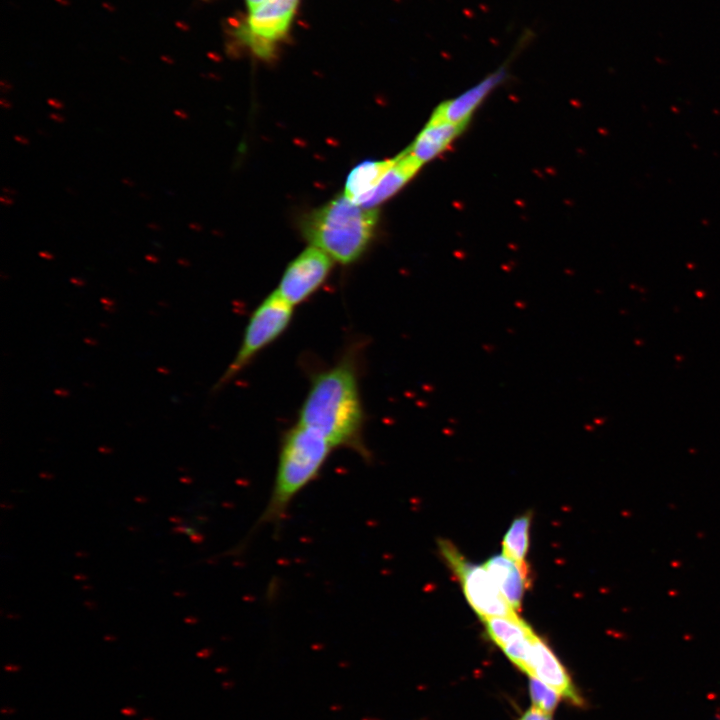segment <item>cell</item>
Returning <instances> with one entry per match:
<instances>
[{
    "label": "cell",
    "instance_id": "obj_1",
    "mask_svg": "<svg viewBox=\"0 0 720 720\" xmlns=\"http://www.w3.org/2000/svg\"><path fill=\"white\" fill-rule=\"evenodd\" d=\"M298 423L322 435L334 449L350 448L367 456L363 407L351 361L343 360L313 378Z\"/></svg>",
    "mask_w": 720,
    "mask_h": 720
},
{
    "label": "cell",
    "instance_id": "obj_2",
    "mask_svg": "<svg viewBox=\"0 0 720 720\" xmlns=\"http://www.w3.org/2000/svg\"><path fill=\"white\" fill-rule=\"evenodd\" d=\"M333 449L322 435L299 423L285 433L260 524L278 527L284 521L293 500L318 477Z\"/></svg>",
    "mask_w": 720,
    "mask_h": 720
},
{
    "label": "cell",
    "instance_id": "obj_3",
    "mask_svg": "<svg viewBox=\"0 0 720 720\" xmlns=\"http://www.w3.org/2000/svg\"><path fill=\"white\" fill-rule=\"evenodd\" d=\"M377 220L375 208L361 206L342 194L308 215L302 231L311 246L347 265L365 252Z\"/></svg>",
    "mask_w": 720,
    "mask_h": 720
},
{
    "label": "cell",
    "instance_id": "obj_4",
    "mask_svg": "<svg viewBox=\"0 0 720 720\" xmlns=\"http://www.w3.org/2000/svg\"><path fill=\"white\" fill-rule=\"evenodd\" d=\"M293 306L275 291L268 295L253 311L245 328L240 348L217 386H222L240 371L288 327Z\"/></svg>",
    "mask_w": 720,
    "mask_h": 720
},
{
    "label": "cell",
    "instance_id": "obj_5",
    "mask_svg": "<svg viewBox=\"0 0 720 720\" xmlns=\"http://www.w3.org/2000/svg\"><path fill=\"white\" fill-rule=\"evenodd\" d=\"M439 547L444 559L458 577L468 603L481 620L497 616H518L495 585L485 566L467 561L449 541L441 540Z\"/></svg>",
    "mask_w": 720,
    "mask_h": 720
},
{
    "label": "cell",
    "instance_id": "obj_6",
    "mask_svg": "<svg viewBox=\"0 0 720 720\" xmlns=\"http://www.w3.org/2000/svg\"><path fill=\"white\" fill-rule=\"evenodd\" d=\"M299 0H265L250 10L236 30L237 37L258 57L270 59L288 33Z\"/></svg>",
    "mask_w": 720,
    "mask_h": 720
},
{
    "label": "cell",
    "instance_id": "obj_7",
    "mask_svg": "<svg viewBox=\"0 0 720 720\" xmlns=\"http://www.w3.org/2000/svg\"><path fill=\"white\" fill-rule=\"evenodd\" d=\"M332 261L322 250L308 247L289 263L275 292L293 307L302 303L325 282Z\"/></svg>",
    "mask_w": 720,
    "mask_h": 720
},
{
    "label": "cell",
    "instance_id": "obj_8",
    "mask_svg": "<svg viewBox=\"0 0 720 720\" xmlns=\"http://www.w3.org/2000/svg\"><path fill=\"white\" fill-rule=\"evenodd\" d=\"M506 76V67L498 68L462 94L439 104L432 116L454 124L467 125L472 114Z\"/></svg>",
    "mask_w": 720,
    "mask_h": 720
},
{
    "label": "cell",
    "instance_id": "obj_9",
    "mask_svg": "<svg viewBox=\"0 0 720 720\" xmlns=\"http://www.w3.org/2000/svg\"><path fill=\"white\" fill-rule=\"evenodd\" d=\"M528 677L542 681L556 690L562 698L575 705L583 703L565 667L549 645L537 634L534 638V650Z\"/></svg>",
    "mask_w": 720,
    "mask_h": 720
},
{
    "label": "cell",
    "instance_id": "obj_10",
    "mask_svg": "<svg viewBox=\"0 0 720 720\" xmlns=\"http://www.w3.org/2000/svg\"><path fill=\"white\" fill-rule=\"evenodd\" d=\"M465 128L466 125L454 124L431 115L406 150L423 165L445 152Z\"/></svg>",
    "mask_w": 720,
    "mask_h": 720
},
{
    "label": "cell",
    "instance_id": "obj_11",
    "mask_svg": "<svg viewBox=\"0 0 720 720\" xmlns=\"http://www.w3.org/2000/svg\"><path fill=\"white\" fill-rule=\"evenodd\" d=\"M484 566L506 601L518 610L528 584L527 565H520L506 555L498 554L489 558Z\"/></svg>",
    "mask_w": 720,
    "mask_h": 720
},
{
    "label": "cell",
    "instance_id": "obj_12",
    "mask_svg": "<svg viewBox=\"0 0 720 720\" xmlns=\"http://www.w3.org/2000/svg\"><path fill=\"white\" fill-rule=\"evenodd\" d=\"M421 166L407 150L398 154L364 207L375 208L392 197L413 178Z\"/></svg>",
    "mask_w": 720,
    "mask_h": 720
},
{
    "label": "cell",
    "instance_id": "obj_13",
    "mask_svg": "<svg viewBox=\"0 0 720 720\" xmlns=\"http://www.w3.org/2000/svg\"><path fill=\"white\" fill-rule=\"evenodd\" d=\"M392 162L393 158L365 161L353 168L346 179L344 195L355 203L364 206Z\"/></svg>",
    "mask_w": 720,
    "mask_h": 720
},
{
    "label": "cell",
    "instance_id": "obj_14",
    "mask_svg": "<svg viewBox=\"0 0 720 720\" xmlns=\"http://www.w3.org/2000/svg\"><path fill=\"white\" fill-rule=\"evenodd\" d=\"M489 638L502 650L508 645L530 637L535 632L519 616H497L482 620Z\"/></svg>",
    "mask_w": 720,
    "mask_h": 720
},
{
    "label": "cell",
    "instance_id": "obj_15",
    "mask_svg": "<svg viewBox=\"0 0 720 720\" xmlns=\"http://www.w3.org/2000/svg\"><path fill=\"white\" fill-rule=\"evenodd\" d=\"M530 523V513L517 517L510 525L502 542L503 554L520 565H527L525 557L529 545Z\"/></svg>",
    "mask_w": 720,
    "mask_h": 720
},
{
    "label": "cell",
    "instance_id": "obj_16",
    "mask_svg": "<svg viewBox=\"0 0 720 720\" xmlns=\"http://www.w3.org/2000/svg\"><path fill=\"white\" fill-rule=\"evenodd\" d=\"M529 694L534 707L551 714L562 698L556 690L536 678H529Z\"/></svg>",
    "mask_w": 720,
    "mask_h": 720
},
{
    "label": "cell",
    "instance_id": "obj_17",
    "mask_svg": "<svg viewBox=\"0 0 720 720\" xmlns=\"http://www.w3.org/2000/svg\"><path fill=\"white\" fill-rule=\"evenodd\" d=\"M519 720H552V716L551 713L532 706L521 715Z\"/></svg>",
    "mask_w": 720,
    "mask_h": 720
},
{
    "label": "cell",
    "instance_id": "obj_18",
    "mask_svg": "<svg viewBox=\"0 0 720 720\" xmlns=\"http://www.w3.org/2000/svg\"><path fill=\"white\" fill-rule=\"evenodd\" d=\"M47 103L49 104V106H51L57 110H61L64 108V104L58 99L49 98L47 100Z\"/></svg>",
    "mask_w": 720,
    "mask_h": 720
},
{
    "label": "cell",
    "instance_id": "obj_19",
    "mask_svg": "<svg viewBox=\"0 0 720 720\" xmlns=\"http://www.w3.org/2000/svg\"><path fill=\"white\" fill-rule=\"evenodd\" d=\"M120 712L125 716H135L137 714V710L132 707H124L120 710Z\"/></svg>",
    "mask_w": 720,
    "mask_h": 720
},
{
    "label": "cell",
    "instance_id": "obj_20",
    "mask_svg": "<svg viewBox=\"0 0 720 720\" xmlns=\"http://www.w3.org/2000/svg\"><path fill=\"white\" fill-rule=\"evenodd\" d=\"M49 118L57 123H63L65 121V118L62 115L55 112L50 113Z\"/></svg>",
    "mask_w": 720,
    "mask_h": 720
},
{
    "label": "cell",
    "instance_id": "obj_21",
    "mask_svg": "<svg viewBox=\"0 0 720 720\" xmlns=\"http://www.w3.org/2000/svg\"><path fill=\"white\" fill-rule=\"evenodd\" d=\"M264 1L265 0H246V3H247L249 10H252L255 7H257L258 5H260L261 3H263Z\"/></svg>",
    "mask_w": 720,
    "mask_h": 720
},
{
    "label": "cell",
    "instance_id": "obj_22",
    "mask_svg": "<svg viewBox=\"0 0 720 720\" xmlns=\"http://www.w3.org/2000/svg\"><path fill=\"white\" fill-rule=\"evenodd\" d=\"M20 669H21V666L13 665V664H6V665L4 666V670H5L6 672H17V671H19Z\"/></svg>",
    "mask_w": 720,
    "mask_h": 720
},
{
    "label": "cell",
    "instance_id": "obj_23",
    "mask_svg": "<svg viewBox=\"0 0 720 720\" xmlns=\"http://www.w3.org/2000/svg\"><path fill=\"white\" fill-rule=\"evenodd\" d=\"M0 200H1V203L5 206H10L14 203V200L12 198H10L8 195H3Z\"/></svg>",
    "mask_w": 720,
    "mask_h": 720
},
{
    "label": "cell",
    "instance_id": "obj_24",
    "mask_svg": "<svg viewBox=\"0 0 720 720\" xmlns=\"http://www.w3.org/2000/svg\"><path fill=\"white\" fill-rule=\"evenodd\" d=\"M174 114L182 120H186L188 118L187 113L182 109H176Z\"/></svg>",
    "mask_w": 720,
    "mask_h": 720
},
{
    "label": "cell",
    "instance_id": "obj_25",
    "mask_svg": "<svg viewBox=\"0 0 720 720\" xmlns=\"http://www.w3.org/2000/svg\"><path fill=\"white\" fill-rule=\"evenodd\" d=\"M14 139H15L18 143H20V144H22V145H28V144H29V139L26 138L25 136L16 135V136L14 137Z\"/></svg>",
    "mask_w": 720,
    "mask_h": 720
},
{
    "label": "cell",
    "instance_id": "obj_26",
    "mask_svg": "<svg viewBox=\"0 0 720 720\" xmlns=\"http://www.w3.org/2000/svg\"><path fill=\"white\" fill-rule=\"evenodd\" d=\"M0 105H1V107H2L3 109H5V110H8V109H10V108L12 107L11 102L8 101L7 99H5L4 97L1 99Z\"/></svg>",
    "mask_w": 720,
    "mask_h": 720
},
{
    "label": "cell",
    "instance_id": "obj_27",
    "mask_svg": "<svg viewBox=\"0 0 720 720\" xmlns=\"http://www.w3.org/2000/svg\"><path fill=\"white\" fill-rule=\"evenodd\" d=\"M0 712H1L2 714H13V713L16 712V709H14V708H9V707H4V708L1 709Z\"/></svg>",
    "mask_w": 720,
    "mask_h": 720
},
{
    "label": "cell",
    "instance_id": "obj_28",
    "mask_svg": "<svg viewBox=\"0 0 720 720\" xmlns=\"http://www.w3.org/2000/svg\"><path fill=\"white\" fill-rule=\"evenodd\" d=\"M2 191L5 195H11V194L15 195L16 194V191L14 189H11L10 187H4L2 189Z\"/></svg>",
    "mask_w": 720,
    "mask_h": 720
},
{
    "label": "cell",
    "instance_id": "obj_29",
    "mask_svg": "<svg viewBox=\"0 0 720 720\" xmlns=\"http://www.w3.org/2000/svg\"><path fill=\"white\" fill-rule=\"evenodd\" d=\"M148 227H149L150 229L155 230V231H159V230L161 229L160 225H159V224H156V223H149V224H148Z\"/></svg>",
    "mask_w": 720,
    "mask_h": 720
},
{
    "label": "cell",
    "instance_id": "obj_30",
    "mask_svg": "<svg viewBox=\"0 0 720 720\" xmlns=\"http://www.w3.org/2000/svg\"><path fill=\"white\" fill-rule=\"evenodd\" d=\"M122 182H123L125 185H128V186H130V187H133V186H134V182H133L132 180H130L129 178H128V179H127V178L122 179Z\"/></svg>",
    "mask_w": 720,
    "mask_h": 720
},
{
    "label": "cell",
    "instance_id": "obj_31",
    "mask_svg": "<svg viewBox=\"0 0 720 720\" xmlns=\"http://www.w3.org/2000/svg\"><path fill=\"white\" fill-rule=\"evenodd\" d=\"M39 254H40V256H42V257H44V258H53L52 255H51L50 253H47V252H43V251H42V252H40Z\"/></svg>",
    "mask_w": 720,
    "mask_h": 720
},
{
    "label": "cell",
    "instance_id": "obj_32",
    "mask_svg": "<svg viewBox=\"0 0 720 720\" xmlns=\"http://www.w3.org/2000/svg\"><path fill=\"white\" fill-rule=\"evenodd\" d=\"M143 720H154L152 717L143 718Z\"/></svg>",
    "mask_w": 720,
    "mask_h": 720
}]
</instances>
